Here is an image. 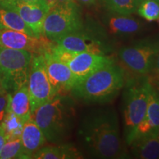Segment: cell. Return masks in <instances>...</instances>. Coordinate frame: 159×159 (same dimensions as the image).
Returning <instances> with one entry per match:
<instances>
[{
    "instance_id": "obj_1",
    "label": "cell",
    "mask_w": 159,
    "mask_h": 159,
    "mask_svg": "<svg viewBox=\"0 0 159 159\" xmlns=\"http://www.w3.org/2000/svg\"><path fill=\"white\" fill-rule=\"evenodd\" d=\"M77 137L89 156L125 158L129 156L120 136L119 117L113 107L91 109L82 116Z\"/></svg>"
},
{
    "instance_id": "obj_2",
    "label": "cell",
    "mask_w": 159,
    "mask_h": 159,
    "mask_svg": "<svg viewBox=\"0 0 159 159\" xmlns=\"http://www.w3.org/2000/svg\"><path fill=\"white\" fill-rule=\"evenodd\" d=\"M125 83V70L114 62L77 82L70 93L86 104H105L117 96Z\"/></svg>"
},
{
    "instance_id": "obj_3",
    "label": "cell",
    "mask_w": 159,
    "mask_h": 159,
    "mask_svg": "<svg viewBox=\"0 0 159 159\" xmlns=\"http://www.w3.org/2000/svg\"><path fill=\"white\" fill-rule=\"evenodd\" d=\"M75 117L72 99L65 94H57L35 109L31 119L42 130L47 142L61 144L70 135Z\"/></svg>"
},
{
    "instance_id": "obj_4",
    "label": "cell",
    "mask_w": 159,
    "mask_h": 159,
    "mask_svg": "<svg viewBox=\"0 0 159 159\" xmlns=\"http://www.w3.org/2000/svg\"><path fill=\"white\" fill-rule=\"evenodd\" d=\"M152 86L149 80L130 83L123 94V127L125 140L128 145L144 118Z\"/></svg>"
},
{
    "instance_id": "obj_5",
    "label": "cell",
    "mask_w": 159,
    "mask_h": 159,
    "mask_svg": "<svg viewBox=\"0 0 159 159\" xmlns=\"http://www.w3.org/2000/svg\"><path fill=\"white\" fill-rule=\"evenodd\" d=\"M33 54L0 46V85L10 94L27 84Z\"/></svg>"
},
{
    "instance_id": "obj_6",
    "label": "cell",
    "mask_w": 159,
    "mask_h": 159,
    "mask_svg": "<svg viewBox=\"0 0 159 159\" xmlns=\"http://www.w3.org/2000/svg\"><path fill=\"white\" fill-rule=\"evenodd\" d=\"M83 28L78 6L75 1L57 4L46 16L43 35L52 42L61 37Z\"/></svg>"
},
{
    "instance_id": "obj_7",
    "label": "cell",
    "mask_w": 159,
    "mask_h": 159,
    "mask_svg": "<svg viewBox=\"0 0 159 159\" xmlns=\"http://www.w3.org/2000/svg\"><path fill=\"white\" fill-rule=\"evenodd\" d=\"M158 52L159 41H142L122 47L118 51V57L128 71L144 77L150 74Z\"/></svg>"
},
{
    "instance_id": "obj_8",
    "label": "cell",
    "mask_w": 159,
    "mask_h": 159,
    "mask_svg": "<svg viewBox=\"0 0 159 159\" xmlns=\"http://www.w3.org/2000/svg\"><path fill=\"white\" fill-rule=\"evenodd\" d=\"M27 87L30 97L32 114L41 105L57 96L47 75L43 54H33L30 66Z\"/></svg>"
},
{
    "instance_id": "obj_9",
    "label": "cell",
    "mask_w": 159,
    "mask_h": 159,
    "mask_svg": "<svg viewBox=\"0 0 159 159\" xmlns=\"http://www.w3.org/2000/svg\"><path fill=\"white\" fill-rule=\"evenodd\" d=\"M54 43L44 36H33L12 30H0V46L7 48L43 54L50 50Z\"/></svg>"
},
{
    "instance_id": "obj_10",
    "label": "cell",
    "mask_w": 159,
    "mask_h": 159,
    "mask_svg": "<svg viewBox=\"0 0 159 159\" xmlns=\"http://www.w3.org/2000/svg\"><path fill=\"white\" fill-rule=\"evenodd\" d=\"M19 13L21 19L30 27L38 37L43 35V21L49 11L43 0H5Z\"/></svg>"
},
{
    "instance_id": "obj_11",
    "label": "cell",
    "mask_w": 159,
    "mask_h": 159,
    "mask_svg": "<svg viewBox=\"0 0 159 159\" xmlns=\"http://www.w3.org/2000/svg\"><path fill=\"white\" fill-rule=\"evenodd\" d=\"M49 79L57 94L70 92L77 83V79L69 67L60 61L50 50L43 53Z\"/></svg>"
},
{
    "instance_id": "obj_12",
    "label": "cell",
    "mask_w": 159,
    "mask_h": 159,
    "mask_svg": "<svg viewBox=\"0 0 159 159\" xmlns=\"http://www.w3.org/2000/svg\"><path fill=\"white\" fill-rule=\"evenodd\" d=\"M66 50L74 52H91L105 55L106 45L93 35L82 31V29L61 37L54 42Z\"/></svg>"
},
{
    "instance_id": "obj_13",
    "label": "cell",
    "mask_w": 159,
    "mask_h": 159,
    "mask_svg": "<svg viewBox=\"0 0 159 159\" xmlns=\"http://www.w3.org/2000/svg\"><path fill=\"white\" fill-rule=\"evenodd\" d=\"M114 61L103 54L91 52H73L66 64L76 77L77 82Z\"/></svg>"
},
{
    "instance_id": "obj_14",
    "label": "cell",
    "mask_w": 159,
    "mask_h": 159,
    "mask_svg": "<svg viewBox=\"0 0 159 159\" xmlns=\"http://www.w3.org/2000/svg\"><path fill=\"white\" fill-rule=\"evenodd\" d=\"M159 129V92L153 85L150 90L146 113L142 121L135 130L130 142L135 139L149 134H158ZM128 144V145H129Z\"/></svg>"
},
{
    "instance_id": "obj_15",
    "label": "cell",
    "mask_w": 159,
    "mask_h": 159,
    "mask_svg": "<svg viewBox=\"0 0 159 159\" xmlns=\"http://www.w3.org/2000/svg\"><path fill=\"white\" fill-rule=\"evenodd\" d=\"M20 139L28 158H33V155L43 148L47 142L42 130L31 118L24 124Z\"/></svg>"
},
{
    "instance_id": "obj_16",
    "label": "cell",
    "mask_w": 159,
    "mask_h": 159,
    "mask_svg": "<svg viewBox=\"0 0 159 159\" xmlns=\"http://www.w3.org/2000/svg\"><path fill=\"white\" fill-rule=\"evenodd\" d=\"M135 158L159 159L158 134H149L135 139L128 145Z\"/></svg>"
},
{
    "instance_id": "obj_17",
    "label": "cell",
    "mask_w": 159,
    "mask_h": 159,
    "mask_svg": "<svg viewBox=\"0 0 159 159\" xmlns=\"http://www.w3.org/2000/svg\"><path fill=\"white\" fill-rule=\"evenodd\" d=\"M0 30H12L36 36L16 11L5 0H0Z\"/></svg>"
},
{
    "instance_id": "obj_18",
    "label": "cell",
    "mask_w": 159,
    "mask_h": 159,
    "mask_svg": "<svg viewBox=\"0 0 159 159\" xmlns=\"http://www.w3.org/2000/svg\"><path fill=\"white\" fill-rule=\"evenodd\" d=\"M7 111L19 117L24 122L31 118V102L27 84L10 94Z\"/></svg>"
},
{
    "instance_id": "obj_19",
    "label": "cell",
    "mask_w": 159,
    "mask_h": 159,
    "mask_svg": "<svg viewBox=\"0 0 159 159\" xmlns=\"http://www.w3.org/2000/svg\"><path fill=\"white\" fill-rule=\"evenodd\" d=\"M83 155L71 144L43 146L33 155L35 159H80Z\"/></svg>"
},
{
    "instance_id": "obj_20",
    "label": "cell",
    "mask_w": 159,
    "mask_h": 159,
    "mask_svg": "<svg viewBox=\"0 0 159 159\" xmlns=\"http://www.w3.org/2000/svg\"><path fill=\"white\" fill-rule=\"evenodd\" d=\"M114 13L107 19V27L111 33L117 35H128L136 34L140 30V22L130 15Z\"/></svg>"
},
{
    "instance_id": "obj_21",
    "label": "cell",
    "mask_w": 159,
    "mask_h": 159,
    "mask_svg": "<svg viewBox=\"0 0 159 159\" xmlns=\"http://www.w3.org/2000/svg\"><path fill=\"white\" fill-rule=\"evenodd\" d=\"M25 122L14 114L7 111L2 122L1 123V126L5 131L7 141L20 138Z\"/></svg>"
},
{
    "instance_id": "obj_22",
    "label": "cell",
    "mask_w": 159,
    "mask_h": 159,
    "mask_svg": "<svg viewBox=\"0 0 159 159\" xmlns=\"http://www.w3.org/2000/svg\"><path fill=\"white\" fill-rule=\"evenodd\" d=\"M106 7L112 13L131 15L136 13L140 0H103Z\"/></svg>"
},
{
    "instance_id": "obj_23",
    "label": "cell",
    "mask_w": 159,
    "mask_h": 159,
    "mask_svg": "<svg viewBox=\"0 0 159 159\" xmlns=\"http://www.w3.org/2000/svg\"><path fill=\"white\" fill-rule=\"evenodd\" d=\"M28 159L24 151L20 138L7 140L4 144L1 152L0 159Z\"/></svg>"
},
{
    "instance_id": "obj_24",
    "label": "cell",
    "mask_w": 159,
    "mask_h": 159,
    "mask_svg": "<svg viewBox=\"0 0 159 159\" xmlns=\"http://www.w3.org/2000/svg\"><path fill=\"white\" fill-rule=\"evenodd\" d=\"M138 14L148 21L159 20V2L154 0H144L139 4Z\"/></svg>"
},
{
    "instance_id": "obj_25",
    "label": "cell",
    "mask_w": 159,
    "mask_h": 159,
    "mask_svg": "<svg viewBox=\"0 0 159 159\" xmlns=\"http://www.w3.org/2000/svg\"><path fill=\"white\" fill-rule=\"evenodd\" d=\"M10 93L0 85V125L7 113Z\"/></svg>"
},
{
    "instance_id": "obj_26",
    "label": "cell",
    "mask_w": 159,
    "mask_h": 159,
    "mask_svg": "<svg viewBox=\"0 0 159 159\" xmlns=\"http://www.w3.org/2000/svg\"><path fill=\"white\" fill-rule=\"evenodd\" d=\"M149 75H150L151 77L153 80L159 82V52L158 54L156 55V57H155L152 69H151V71Z\"/></svg>"
},
{
    "instance_id": "obj_27",
    "label": "cell",
    "mask_w": 159,
    "mask_h": 159,
    "mask_svg": "<svg viewBox=\"0 0 159 159\" xmlns=\"http://www.w3.org/2000/svg\"><path fill=\"white\" fill-rule=\"evenodd\" d=\"M7 142V138H6L5 131L2 127L0 125V152H1L2 149L4 144Z\"/></svg>"
},
{
    "instance_id": "obj_28",
    "label": "cell",
    "mask_w": 159,
    "mask_h": 159,
    "mask_svg": "<svg viewBox=\"0 0 159 159\" xmlns=\"http://www.w3.org/2000/svg\"><path fill=\"white\" fill-rule=\"evenodd\" d=\"M73 1H77L80 3L83 4L85 5H91L96 2L97 0H73Z\"/></svg>"
},
{
    "instance_id": "obj_29",
    "label": "cell",
    "mask_w": 159,
    "mask_h": 159,
    "mask_svg": "<svg viewBox=\"0 0 159 159\" xmlns=\"http://www.w3.org/2000/svg\"><path fill=\"white\" fill-rule=\"evenodd\" d=\"M45 2V3L48 5L49 9H51L52 7L56 6L57 4V0H43Z\"/></svg>"
},
{
    "instance_id": "obj_30",
    "label": "cell",
    "mask_w": 159,
    "mask_h": 159,
    "mask_svg": "<svg viewBox=\"0 0 159 159\" xmlns=\"http://www.w3.org/2000/svg\"><path fill=\"white\" fill-rule=\"evenodd\" d=\"M70 1H73V0H57V3L58 4H63V3H66L69 2Z\"/></svg>"
},
{
    "instance_id": "obj_31",
    "label": "cell",
    "mask_w": 159,
    "mask_h": 159,
    "mask_svg": "<svg viewBox=\"0 0 159 159\" xmlns=\"http://www.w3.org/2000/svg\"><path fill=\"white\" fill-rule=\"evenodd\" d=\"M25 1H37V0H25Z\"/></svg>"
},
{
    "instance_id": "obj_32",
    "label": "cell",
    "mask_w": 159,
    "mask_h": 159,
    "mask_svg": "<svg viewBox=\"0 0 159 159\" xmlns=\"http://www.w3.org/2000/svg\"><path fill=\"white\" fill-rule=\"evenodd\" d=\"M142 1H144V0H140V2H142ZM154 1H157V2H159V0H154Z\"/></svg>"
},
{
    "instance_id": "obj_33",
    "label": "cell",
    "mask_w": 159,
    "mask_h": 159,
    "mask_svg": "<svg viewBox=\"0 0 159 159\" xmlns=\"http://www.w3.org/2000/svg\"><path fill=\"white\" fill-rule=\"evenodd\" d=\"M158 136H159V129H158Z\"/></svg>"
}]
</instances>
